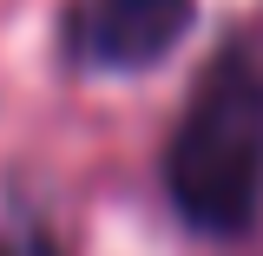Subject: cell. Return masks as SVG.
<instances>
[{"instance_id":"cell-2","label":"cell","mask_w":263,"mask_h":256,"mask_svg":"<svg viewBox=\"0 0 263 256\" xmlns=\"http://www.w3.org/2000/svg\"><path fill=\"white\" fill-rule=\"evenodd\" d=\"M184 27H191V0H86L66 20V40L86 66L132 72L164 60L171 40H184Z\"/></svg>"},{"instance_id":"cell-1","label":"cell","mask_w":263,"mask_h":256,"mask_svg":"<svg viewBox=\"0 0 263 256\" xmlns=\"http://www.w3.org/2000/svg\"><path fill=\"white\" fill-rule=\"evenodd\" d=\"M171 197L197 230H243L263 204V72L217 60L197 79L164 158Z\"/></svg>"},{"instance_id":"cell-3","label":"cell","mask_w":263,"mask_h":256,"mask_svg":"<svg viewBox=\"0 0 263 256\" xmlns=\"http://www.w3.org/2000/svg\"><path fill=\"white\" fill-rule=\"evenodd\" d=\"M0 256H60V250H53V237H40V230H7V237H0Z\"/></svg>"}]
</instances>
